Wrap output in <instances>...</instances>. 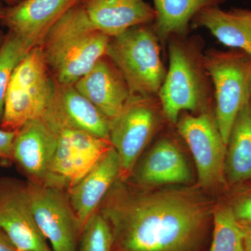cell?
<instances>
[{"instance_id":"6da1fadb","label":"cell","mask_w":251,"mask_h":251,"mask_svg":"<svg viewBox=\"0 0 251 251\" xmlns=\"http://www.w3.org/2000/svg\"><path fill=\"white\" fill-rule=\"evenodd\" d=\"M97 211L111 229L112 251H195L209 220L207 206L191 193L143 191L120 177Z\"/></svg>"},{"instance_id":"7a4b0ae2","label":"cell","mask_w":251,"mask_h":251,"mask_svg":"<svg viewBox=\"0 0 251 251\" xmlns=\"http://www.w3.org/2000/svg\"><path fill=\"white\" fill-rule=\"evenodd\" d=\"M110 40L92 23L80 2L50 29L40 48L56 82L70 85L106 55Z\"/></svg>"},{"instance_id":"3957f363","label":"cell","mask_w":251,"mask_h":251,"mask_svg":"<svg viewBox=\"0 0 251 251\" xmlns=\"http://www.w3.org/2000/svg\"><path fill=\"white\" fill-rule=\"evenodd\" d=\"M167 44L169 67L158 97L167 120L176 125L182 112L209 111L214 88L201 36H173Z\"/></svg>"},{"instance_id":"277c9868","label":"cell","mask_w":251,"mask_h":251,"mask_svg":"<svg viewBox=\"0 0 251 251\" xmlns=\"http://www.w3.org/2000/svg\"><path fill=\"white\" fill-rule=\"evenodd\" d=\"M160 45L151 24L135 26L110 38L107 55L121 72L130 96L158 97L167 74Z\"/></svg>"},{"instance_id":"5b68a950","label":"cell","mask_w":251,"mask_h":251,"mask_svg":"<svg viewBox=\"0 0 251 251\" xmlns=\"http://www.w3.org/2000/svg\"><path fill=\"white\" fill-rule=\"evenodd\" d=\"M57 85L41 48L30 50L13 73L0 128L16 132L28 122L44 117Z\"/></svg>"},{"instance_id":"8992f818","label":"cell","mask_w":251,"mask_h":251,"mask_svg":"<svg viewBox=\"0 0 251 251\" xmlns=\"http://www.w3.org/2000/svg\"><path fill=\"white\" fill-rule=\"evenodd\" d=\"M204 64L214 88L216 124L227 145L236 117L251 99V57L240 50L209 49Z\"/></svg>"},{"instance_id":"52a82bcc","label":"cell","mask_w":251,"mask_h":251,"mask_svg":"<svg viewBox=\"0 0 251 251\" xmlns=\"http://www.w3.org/2000/svg\"><path fill=\"white\" fill-rule=\"evenodd\" d=\"M166 118L158 97L130 96L121 112L110 120L109 141L120 160V178L131 174L138 158Z\"/></svg>"},{"instance_id":"ba28073f","label":"cell","mask_w":251,"mask_h":251,"mask_svg":"<svg viewBox=\"0 0 251 251\" xmlns=\"http://www.w3.org/2000/svg\"><path fill=\"white\" fill-rule=\"evenodd\" d=\"M23 193L36 225L53 251H76L82 227L67 191L27 181Z\"/></svg>"},{"instance_id":"9c48e42d","label":"cell","mask_w":251,"mask_h":251,"mask_svg":"<svg viewBox=\"0 0 251 251\" xmlns=\"http://www.w3.org/2000/svg\"><path fill=\"white\" fill-rule=\"evenodd\" d=\"M176 126L178 133L192 153L200 184L205 188L226 184L227 145L216 124L214 113L206 111L197 115L182 114Z\"/></svg>"},{"instance_id":"30bf717a","label":"cell","mask_w":251,"mask_h":251,"mask_svg":"<svg viewBox=\"0 0 251 251\" xmlns=\"http://www.w3.org/2000/svg\"><path fill=\"white\" fill-rule=\"evenodd\" d=\"M59 131L45 117L28 122L16 131L12 162L28 181L45 182L57 150Z\"/></svg>"},{"instance_id":"8fae6325","label":"cell","mask_w":251,"mask_h":251,"mask_svg":"<svg viewBox=\"0 0 251 251\" xmlns=\"http://www.w3.org/2000/svg\"><path fill=\"white\" fill-rule=\"evenodd\" d=\"M81 0H24L6 6L0 23L17 36L29 52L40 47L54 24Z\"/></svg>"},{"instance_id":"7c38bea8","label":"cell","mask_w":251,"mask_h":251,"mask_svg":"<svg viewBox=\"0 0 251 251\" xmlns=\"http://www.w3.org/2000/svg\"><path fill=\"white\" fill-rule=\"evenodd\" d=\"M22 184L0 179V228L18 251H53L31 215Z\"/></svg>"},{"instance_id":"4fadbf2b","label":"cell","mask_w":251,"mask_h":251,"mask_svg":"<svg viewBox=\"0 0 251 251\" xmlns=\"http://www.w3.org/2000/svg\"><path fill=\"white\" fill-rule=\"evenodd\" d=\"M44 117L59 130L74 128L109 140L110 120L74 85L57 83L53 101Z\"/></svg>"},{"instance_id":"5bb4252c","label":"cell","mask_w":251,"mask_h":251,"mask_svg":"<svg viewBox=\"0 0 251 251\" xmlns=\"http://www.w3.org/2000/svg\"><path fill=\"white\" fill-rule=\"evenodd\" d=\"M74 85L110 120L122 111L130 97L126 81L107 54Z\"/></svg>"},{"instance_id":"9a60e30c","label":"cell","mask_w":251,"mask_h":251,"mask_svg":"<svg viewBox=\"0 0 251 251\" xmlns=\"http://www.w3.org/2000/svg\"><path fill=\"white\" fill-rule=\"evenodd\" d=\"M120 157L111 146L89 173L68 190L69 201L82 229L120 177Z\"/></svg>"},{"instance_id":"2e32d148","label":"cell","mask_w":251,"mask_h":251,"mask_svg":"<svg viewBox=\"0 0 251 251\" xmlns=\"http://www.w3.org/2000/svg\"><path fill=\"white\" fill-rule=\"evenodd\" d=\"M80 4L96 27L110 38L151 24L156 18L154 8L144 0H81Z\"/></svg>"},{"instance_id":"e0dca14e","label":"cell","mask_w":251,"mask_h":251,"mask_svg":"<svg viewBox=\"0 0 251 251\" xmlns=\"http://www.w3.org/2000/svg\"><path fill=\"white\" fill-rule=\"evenodd\" d=\"M132 174L138 185L143 186L181 184L190 180L184 155L169 138L158 140Z\"/></svg>"},{"instance_id":"ac0fdd59","label":"cell","mask_w":251,"mask_h":251,"mask_svg":"<svg viewBox=\"0 0 251 251\" xmlns=\"http://www.w3.org/2000/svg\"><path fill=\"white\" fill-rule=\"evenodd\" d=\"M193 27H205L224 45L251 57V10L224 11L219 6L204 8L191 21Z\"/></svg>"},{"instance_id":"d6986e66","label":"cell","mask_w":251,"mask_h":251,"mask_svg":"<svg viewBox=\"0 0 251 251\" xmlns=\"http://www.w3.org/2000/svg\"><path fill=\"white\" fill-rule=\"evenodd\" d=\"M226 184L239 187L251 183V99L239 112L226 148Z\"/></svg>"},{"instance_id":"ffe728a7","label":"cell","mask_w":251,"mask_h":251,"mask_svg":"<svg viewBox=\"0 0 251 251\" xmlns=\"http://www.w3.org/2000/svg\"><path fill=\"white\" fill-rule=\"evenodd\" d=\"M156 18L151 23L161 44L171 36H186L194 16L209 6H219L226 0H153Z\"/></svg>"},{"instance_id":"44dd1931","label":"cell","mask_w":251,"mask_h":251,"mask_svg":"<svg viewBox=\"0 0 251 251\" xmlns=\"http://www.w3.org/2000/svg\"><path fill=\"white\" fill-rule=\"evenodd\" d=\"M210 251H245L242 229L227 203H222L214 209Z\"/></svg>"},{"instance_id":"7402d4cb","label":"cell","mask_w":251,"mask_h":251,"mask_svg":"<svg viewBox=\"0 0 251 251\" xmlns=\"http://www.w3.org/2000/svg\"><path fill=\"white\" fill-rule=\"evenodd\" d=\"M22 41L7 31L0 49V126L4 115L5 100L11 77L18 63L27 53Z\"/></svg>"},{"instance_id":"603a6c76","label":"cell","mask_w":251,"mask_h":251,"mask_svg":"<svg viewBox=\"0 0 251 251\" xmlns=\"http://www.w3.org/2000/svg\"><path fill=\"white\" fill-rule=\"evenodd\" d=\"M113 237L106 220L97 211L86 222L76 251H112Z\"/></svg>"},{"instance_id":"cb8c5ba5","label":"cell","mask_w":251,"mask_h":251,"mask_svg":"<svg viewBox=\"0 0 251 251\" xmlns=\"http://www.w3.org/2000/svg\"><path fill=\"white\" fill-rule=\"evenodd\" d=\"M245 185L248 188L238 193L229 204L239 224L251 226V183Z\"/></svg>"},{"instance_id":"d4e9b609","label":"cell","mask_w":251,"mask_h":251,"mask_svg":"<svg viewBox=\"0 0 251 251\" xmlns=\"http://www.w3.org/2000/svg\"><path fill=\"white\" fill-rule=\"evenodd\" d=\"M16 132L0 128V159L12 162L13 146Z\"/></svg>"},{"instance_id":"484cf974","label":"cell","mask_w":251,"mask_h":251,"mask_svg":"<svg viewBox=\"0 0 251 251\" xmlns=\"http://www.w3.org/2000/svg\"><path fill=\"white\" fill-rule=\"evenodd\" d=\"M0 251H18L6 233L0 228Z\"/></svg>"},{"instance_id":"4316f807","label":"cell","mask_w":251,"mask_h":251,"mask_svg":"<svg viewBox=\"0 0 251 251\" xmlns=\"http://www.w3.org/2000/svg\"><path fill=\"white\" fill-rule=\"evenodd\" d=\"M239 226L242 230L245 251H251V226L243 224H239Z\"/></svg>"},{"instance_id":"83f0119b","label":"cell","mask_w":251,"mask_h":251,"mask_svg":"<svg viewBox=\"0 0 251 251\" xmlns=\"http://www.w3.org/2000/svg\"><path fill=\"white\" fill-rule=\"evenodd\" d=\"M0 1L6 4V6H13L22 2L24 0H0Z\"/></svg>"},{"instance_id":"f1b7e54d","label":"cell","mask_w":251,"mask_h":251,"mask_svg":"<svg viewBox=\"0 0 251 251\" xmlns=\"http://www.w3.org/2000/svg\"><path fill=\"white\" fill-rule=\"evenodd\" d=\"M5 35H6V33H4L2 29L0 27V49H1V46L2 45L3 41L4 40Z\"/></svg>"},{"instance_id":"f546056e","label":"cell","mask_w":251,"mask_h":251,"mask_svg":"<svg viewBox=\"0 0 251 251\" xmlns=\"http://www.w3.org/2000/svg\"><path fill=\"white\" fill-rule=\"evenodd\" d=\"M6 6H5L4 3L1 2L0 1V20L2 18L3 15H4L5 8H6Z\"/></svg>"},{"instance_id":"4dcf8cb0","label":"cell","mask_w":251,"mask_h":251,"mask_svg":"<svg viewBox=\"0 0 251 251\" xmlns=\"http://www.w3.org/2000/svg\"></svg>"}]
</instances>
